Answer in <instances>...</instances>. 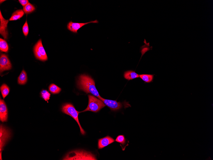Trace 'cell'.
<instances>
[{
    "mask_svg": "<svg viewBox=\"0 0 213 160\" xmlns=\"http://www.w3.org/2000/svg\"><path fill=\"white\" fill-rule=\"evenodd\" d=\"M77 87L86 93H91L100 99L101 97L96 87L94 80L89 76L80 75L77 82Z\"/></svg>",
    "mask_w": 213,
    "mask_h": 160,
    "instance_id": "cell-1",
    "label": "cell"
},
{
    "mask_svg": "<svg viewBox=\"0 0 213 160\" xmlns=\"http://www.w3.org/2000/svg\"><path fill=\"white\" fill-rule=\"evenodd\" d=\"M62 160H97L95 156L84 150H75L68 153Z\"/></svg>",
    "mask_w": 213,
    "mask_h": 160,
    "instance_id": "cell-2",
    "label": "cell"
},
{
    "mask_svg": "<svg viewBox=\"0 0 213 160\" xmlns=\"http://www.w3.org/2000/svg\"><path fill=\"white\" fill-rule=\"evenodd\" d=\"M62 111L63 113L71 116L75 120L80 127L81 133L82 135H84L85 132L81 126L79 120V112L76 110L74 106L71 103H65L62 106Z\"/></svg>",
    "mask_w": 213,
    "mask_h": 160,
    "instance_id": "cell-3",
    "label": "cell"
},
{
    "mask_svg": "<svg viewBox=\"0 0 213 160\" xmlns=\"http://www.w3.org/2000/svg\"><path fill=\"white\" fill-rule=\"evenodd\" d=\"M88 97L89 101L87 107L84 110L79 112V113L88 111L96 112L106 106V105L103 101L95 96L89 95Z\"/></svg>",
    "mask_w": 213,
    "mask_h": 160,
    "instance_id": "cell-4",
    "label": "cell"
},
{
    "mask_svg": "<svg viewBox=\"0 0 213 160\" xmlns=\"http://www.w3.org/2000/svg\"><path fill=\"white\" fill-rule=\"evenodd\" d=\"M34 52L35 57L42 61L48 60V57L42 46L41 39L38 41L34 47Z\"/></svg>",
    "mask_w": 213,
    "mask_h": 160,
    "instance_id": "cell-5",
    "label": "cell"
},
{
    "mask_svg": "<svg viewBox=\"0 0 213 160\" xmlns=\"http://www.w3.org/2000/svg\"><path fill=\"white\" fill-rule=\"evenodd\" d=\"M11 133L9 131L2 125H1L0 129V152H2L6 142L10 137Z\"/></svg>",
    "mask_w": 213,
    "mask_h": 160,
    "instance_id": "cell-6",
    "label": "cell"
},
{
    "mask_svg": "<svg viewBox=\"0 0 213 160\" xmlns=\"http://www.w3.org/2000/svg\"><path fill=\"white\" fill-rule=\"evenodd\" d=\"M12 68V64L7 56L2 54L0 57V71L2 73L4 71L9 70Z\"/></svg>",
    "mask_w": 213,
    "mask_h": 160,
    "instance_id": "cell-7",
    "label": "cell"
},
{
    "mask_svg": "<svg viewBox=\"0 0 213 160\" xmlns=\"http://www.w3.org/2000/svg\"><path fill=\"white\" fill-rule=\"evenodd\" d=\"M98 21L97 20L95 21H91L90 22L86 23H75L70 21L68 23L67 25V28L72 32L77 33L78 31L81 28H82L85 25H87L90 23H98Z\"/></svg>",
    "mask_w": 213,
    "mask_h": 160,
    "instance_id": "cell-8",
    "label": "cell"
},
{
    "mask_svg": "<svg viewBox=\"0 0 213 160\" xmlns=\"http://www.w3.org/2000/svg\"><path fill=\"white\" fill-rule=\"evenodd\" d=\"M100 99L112 111H116L120 109L122 107L121 103L117 102L116 101L106 99L102 97H101Z\"/></svg>",
    "mask_w": 213,
    "mask_h": 160,
    "instance_id": "cell-9",
    "label": "cell"
},
{
    "mask_svg": "<svg viewBox=\"0 0 213 160\" xmlns=\"http://www.w3.org/2000/svg\"><path fill=\"white\" fill-rule=\"evenodd\" d=\"M0 33L4 39L7 40V39L8 33L7 30V26L9 20H6L3 18L1 14V12H0Z\"/></svg>",
    "mask_w": 213,
    "mask_h": 160,
    "instance_id": "cell-10",
    "label": "cell"
},
{
    "mask_svg": "<svg viewBox=\"0 0 213 160\" xmlns=\"http://www.w3.org/2000/svg\"><path fill=\"white\" fill-rule=\"evenodd\" d=\"M8 111L6 103L4 100L1 98L0 100V120L2 122H6L7 120Z\"/></svg>",
    "mask_w": 213,
    "mask_h": 160,
    "instance_id": "cell-11",
    "label": "cell"
},
{
    "mask_svg": "<svg viewBox=\"0 0 213 160\" xmlns=\"http://www.w3.org/2000/svg\"><path fill=\"white\" fill-rule=\"evenodd\" d=\"M115 140L109 136H106L98 140V148L101 149L114 142Z\"/></svg>",
    "mask_w": 213,
    "mask_h": 160,
    "instance_id": "cell-12",
    "label": "cell"
},
{
    "mask_svg": "<svg viewBox=\"0 0 213 160\" xmlns=\"http://www.w3.org/2000/svg\"><path fill=\"white\" fill-rule=\"evenodd\" d=\"M125 78L128 80H133L139 77V75L135 71L129 70L125 72L124 74Z\"/></svg>",
    "mask_w": 213,
    "mask_h": 160,
    "instance_id": "cell-13",
    "label": "cell"
},
{
    "mask_svg": "<svg viewBox=\"0 0 213 160\" xmlns=\"http://www.w3.org/2000/svg\"><path fill=\"white\" fill-rule=\"evenodd\" d=\"M24 12L22 10H20L16 11L13 13L9 20L16 21L19 19L24 15Z\"/></svg>",
    "mask_w": 213,
    "mask_h": 160,
    "instance_id": "cell-14",
    "label": "cell"
},
{
    "mask_svg": "<svg viewBox=\"0 0 213 160\" xmlns=\"http://www.w3.org/2000/svg\"><path fill=\"white\" fill-rule=\"evenodd\" d=\"M28 77L26 72L23 70L18 79V83L20 85H24L26 83Z\"/></svg>",
    "mask_w": 213,
    "mask_h": 160,
    "instance_id": "cell-15",
    "label": "cell"
},
{
    "mask_svg": "<svg viewBox=\"0 0 213 160\" xmlns=\"http://www.w3.org/2000/svg\"><path fill=\"white\" fill-rule=\"evenodd\" d=\"M139 76L145 83H150L153 81L154 79V75L142 74L139 75Z\"/></svg>",
    "mask_w": 213,
    "mask_h": 160,
    "instance_id": "cell-16",
    "label": "cell"
},
{
    "mask_svg": "<svg viewBox=\"0 0 213 160\" xmlns=\"http://www.w3.org/2000/svg\"><path fill=\"white\" fill-rule=\"evenodd\" d=\"M36 8L32 4L28 3L26 6L24 7L23 10L26 14H28L34 11Z\"/></svg>",
    "mask_w": 213,
    "mask_h": 160,
    "instance_id": "cell-17",
    "label": "cell"
},
{
    "mask_svg": "<svg viewBox=\"0 0 213 160\" xmlns=\"http://www.w3.org/2000/svg\"><path fill=\"white\" fill-rule=\"evenodd\" d=\"M1 91L3 98H5L9 94L10 89L7 85L4 84L1 87Z\"/></svg>",
    "mask_w": 213,
    "mask_h": 160,
    "instance_id": "cell-18",
    "label": "cell"
},
{
    "mask_svg": "<svg viewBox=\"0 0 213 160\" xmlns=\"http://www.w3.org/2000/svg\"><path fill=\"white\" fill-rule=\"evenodd\" d=\"M0 50L1 51L7 53L8 50V46L6 41L0 38Z\"/></svg>",
    "mask_w": 213,
    "mask_h": 160,
    "instance_id": "cell-19",
    "label": "cell"
},
{
    "mask_svg": "<svg viewBox=\"0 0 213 160\" xmlns=\"http://www.w3.org/2000/svg\"><path fill=\"white\" fill-rule=\"evenodd\" d=\"M49 90L53 94H58L61 90L60 88L54 84H52L50 85Z\"/></svg>",
    "mask_w": 213,
    "mask_h": 160,
    "instance_id": "cell-20",
    "label": "cell"
},
{
    "mask_svg": "<svg viewBox=\"0 0 213 160\" xmlns=\"http://www.w3.org/2000/svg\"><path fill=\"white\" fill-rule=\"evenodd\" d=\"M144 43L145 45L141 47V53L142 56L145 54L146 52L149 50H151L152 49V47H150V43H147L145 39H144Z\"/></svg>",
    "mask_w": 213,
    "mask_h": 160,
    "instance_id": "cell-21",
    "label": "cell"
},
{
    "mask_svg": "<svg viewBox=\"0 0 213 160\" xmlns=\"http://www.w3.org/2000/svg\"><path fill=\"white\" fill-rule=\"evenodd\" d=\"M41 94L42 97L45 101H48L49 100L50 96V94L47 90H42L41 92Z\"/></svg>",
    "mask_w": 213,
    "mask_h": 160,
    "instance_id": "cell-22",
    "label": "cell"
},
{
    "mask_svg": "<svg viewBox=\"0 0 213 160\" xmlns=\"http://www.w3.org/2000/svg\"><path fill=\"white\" fill-rule=\"evenodd\" d=\"M23 31L25 36L26 37L28 35L29 32V28L27 21L26 20L23 26Z\"/></svg>",
    "mask_w": 213,
    "mask_h": 160,
    "instance_id": "cell-23",
    "label": "cell"
},
{
    "mask_svg": "<svg viewBox=\"0 0 213 160\" xmlns=\"http://www.w3.org/2000/svg\"><path fill=\"white\" fill-rule=\"evenodd\" d=\"M116 141L122 145L125 144L126 142L125 137L123 135H119L116 138Z\"/></svg>",
    "mask_w": 213,
    "mask_h": 160,
    "instance_id": "cell-24",
    "label": "cell"
},
{
    "mask_svg": "<svg viewBox=\"0 0 213 160\" xmlns=\"http://www.w3.org/2000/svg\"><path fill=\"white\" fill-rule=\"evenodd\" d=\"M19 1L21 5L23 7L26 6L28 3V0H19Z\"/></svg>",
    "mask_w": 213,
    "mask_h": 160,
    "instance_id": "cell-25",
    "label": "cell"
},
{
    "mask_svg": "<svg viewBox=\"0 0 213 160\" xmlns=\"http://www.w3.org/2000/svg\"><path fill=\"white\" fill-rule=\"evenodd\" d=\"M5 1H0V2H1V4L2 2Z\"/></svg>",
    "mask_w": 213,
    "mask_h": 160,
    "instance_id": "cell-26",
    "label": "cell"
}]
</instances>
